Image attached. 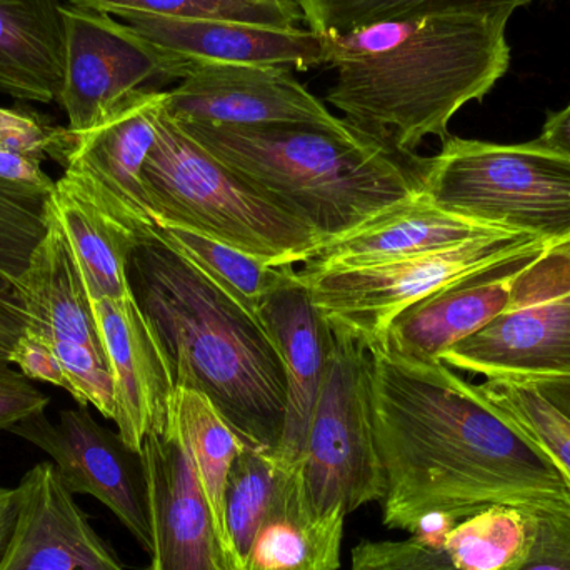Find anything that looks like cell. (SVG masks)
<instances>
[{"label":"cell","mask_w":570,"mask_h":570,"mask_svg":"<svg viewBox=\"0 0 570 570\" xmlns=\"http://www.w3.org/2000/svg\"><path fill=\"white\" fill-rule=\"evenodd\" d=\"M142 458L153 531L150 570H233L186 445L170 432L150 434Z\"/></svg>","instance_id":"5bb4252c"},{"label":"cell","mask_w":570,"mask_h":570,"mask_svg":"<svg viewBox=\"0 0 570 570\" xmlns=\"http://www.w3.org/2000/svg\"><path fill=\"white\" fill-rule=\"evenodd\" d=\"M538 237L499 230L458 246L368 266L297 271L332 331L381 344L392 322L442 287L531 246ZM542 240V239H541Z\"/></svg>","instance_id":"ba28073f"},{"label":"cell","mask_w":570,"mask_h":570,"mask_svg":"<svg viewBox=\"0 0 570 570\" xmlns=\"http://www.w3.org/2000/svg\"><path fill=\"white\" fill-rule=\"evenodd\" d=\"M66 67L60 0H0V94L59 102Z\"/></svg>","instance_id":"603a6c76"},{"label":"cell","mask_w":570,"mask_h":570,"mask_svg":"<svg viewBox=\"0 0 570 570\" xmlns=\"http://www.w3.org/2000/svg\"><path fill=\"white\" fill-rule=\"evenodd\" d=\"M531 534V508L494 505L458 522L442 549L459 570H505L524 554Z\"/></svg>","instance_id":"f546056e"},{"label":"cell","mask_w":570,"mask_h":570,"mask_svg":"<svg viewBox=\"0 0 570 570\" xmlns=\"http://www.w3.org/2000/svg\"><path fill=\"white\" fill-rule=\"evenodd\" d=\"M63 23L66 67L59 104L72 132L89 130L137 90H164L167 83L180 82L196 66L109 13L66 3Z\"/></svg>","instance_id":"30bf717a"},{"label":"cell","mask_w":570,"mask_h":570,"mask_svg":"<svg viewBox=\"0 0 570 570\" xmlns=\"http://www.w3.org/2000/svg\"><path fill=\"white\" fill-rule=\"evenodd\" d=\"M368 352L384 525L414 534L429 515L461 522L494 505L570 508L561 469L478 385L441 361L382 344Z\"/></svg>","instance_id":"6da1fadb"},{"label":"cell","mask_w":570,"mask_h":570,"mask_svg":"<svg viewBox=\"0 0 570 570\" xmlns=\"http://www.w3.org/2000/svg\"><path fill=\"white\" fill-rule=\"evenodd\" d=\"M0 361H9L10 362V352L7 348H3L0 345Z\"/></svg>","instance_id":"7bdbcfd3"},{"label":"cell","mask_w":570,"mask_h":570,"mask_svg":"<svg viewBox=\"0 0 570 570\" xmlns=\"http://www.w3.org/2000/svg\"><path fill=\"white\" fill-rule=\"evenodd\" d=\"M332 328V327H331ZM331 361L297 468L298 492L315 518H342L385 494L372 417L371 352L332 331Z\"/></svg>","instance_id":"52a82bcc"},{"label":"cell","mask_w":570,"mask_h":570,"mask_svg":"<svg viewBox=\"0 0 570 570\" xmlns=\"http://www.w3.org/2000/svg\"><path fill=\"white\" fill-rule=\"evenodd\" d=\"M20 291L27 317L23 332L43 341L87 345L107 357L82 267L52 204L49 227L30 257Z\"/></svg>","instance_id":"44dd1931"},{"label":"cell","mask_w":570,"mask_h":570,"mask_svg":"<svg viewBox=\"0 0 570 570\" xmlns=\"http://www.w3.org/2000/svg\"><path fill=\"white\" fill-rule=\"evenodd\" d=\"M9 432L46 452L73 495H92L102 502L150 554L149 484L142 452L129 448L119 432L102 428L87 405L60 411L57 422L39 412Z\"/></svg>","instance_id":"8fae6325"},{"label":"cell","mask_w":570,"mask_h":570,"mask_svg":"<svg viewBox=\"0 0 570 570\" xmlns=\"http://www.w3.org/2000/svg\"><path fill=\"white\" fill-rule=\"evenodd\" d=\"M531 144L570 160V104L558 112L549 114L541 134Z\"/></svg>","instance_id":"ab89813d"},{"label":"cell","mask_w":570,"mask_h":570,"mask_svg":"<svg viewBox=\"0 0 570 570\" xmlns=\"http://www.w3.org/2000/svg\"><path fill=\"white\" fill-rule=\"evenodd\" d=\"M50 204L72 244L92 301L129 295L130 254L150 234L124 219L69 173L56 180Z\"/></svg>","instance_id":"7402d4cb"},{"label":"cell","mask_w":570,"mask_h":570,"mask_svg":"<svg viewBox=\"0 0 570 570\" xmlns=\"http://www.w3.org/2000/svg\"><path fill=\"white\" fill-rule=\"evenodd\" d=\"M177 124L204 149L308 224L324 243L424 190L429 157L402 153L391 140L348 120L338 129L308 124Z\"/></svg>","instance_id":"277c9868"},{"label":"cell","mask_w":570,"mask_h":570,"mask_svg":"<svg viewBox=\"0 0 570 570\" xmlns=\"http://www.w3.org/2000/svg\"><path fill=\"white\" fill-rule=\"evenodd\" d=\"M9 361H0V431H9L30 415L46 412L50 399L30 384Z\"/></svg>","instance_id":"8d00e7d4"},{"label":"cell","mask_w":570,"mask_h":570,"mask_svg":"<svg viewBox=\"0 0 570 570\" xmlns=\"http://www.w3.org/2000/svg\"><path fill=\"white\" fill-rule=\"evenodd\" d=\"M167 432L179 438L193 458L220 541L229 558V539L224 521V492L230 468L244 444L206 394L184 385L176 387Z\"/></svg>","instance_id":"484cf974"},{"label":"cell","mask_w":570,"mask_h":570,"mask_svg":"<svg viewBox=\"0 0 570 570\" xmlns=\"http://www.w3.org/2000/svg\"><path fill=\"white\" fill-rule=\"evenodd\" d=\"M0 179L49 193L56 187V183L42 169V160L6 149H0Z\"/></svg>","instance_id":"f35d334b"},{"label":"cell","mask_w":570,"mask_h":570,"mask_svg":"<svg viewBox=\"0 0 570 570\" xmlns=\"http://www.w3.org/2000/svg\"><path fill=\"white\" fill-rule=\"evenodd\" d=\"M59 357L69 381V394L79 405H92L104 417L112 421L114 381L109 361L94 348L73 342L47 341Z\"/></svg>","instance_id":"d6a6232c"},{"label":"cell","mask_w":570,"mask_h":570,"mask_svg":"<svg viewBox=\"0 0 570 570\" xmlns=\"http://www.w3.org/2000/svg\"><path fill=\"white\" fill-rule=\"evenodd\" d=\"M92 305L112 372V421L126 444L142 452L147 435L169 429L177 387L169 357L132 292L94 298Z\"/></svg>","instance_id":"4fadbf2b"},{"label":"cell","mask_w":570,"mask_h":570,"mask_svg":"<svg viewBox=\"0 0 570 570\" xmlns=\"http://www.w3.org/2000/svg\"><path fill=\"white\" fill-rule=\"evenodd\" d=\"M348 570H459L444 549L417 535L405 541H362L352 551Z\"/></svg>","instance_id":"e575fe53"},{"label":"cell","mask_w":570,"mask_h":570,"mask_svg":"<svg viewBox=\"0 0 570 570\" xmlns=\"http://www.w3.org/2000/svg\"><path fill=\"white\" fill-rule=\"evenodd\" d=\"M67 3L120 19L156 16L273 27H297L304 20L295 0H67Z\"/></svg>","instance_id":"4dcf8cb0"},{"label":"cell","mask_w":570,"mask_h":570,"mask_svg":"<svg viewBox=\"0 0 570 570\" xmlns=\"http://www.w3.org/2000/svg\"><path fill=\"white\" fill-rule=\"evenodd\" d=\"M154 234L229 292L256 317L264 298L287 284L297 271L292 266H269L243 250L183 227L157 224Z\"/></svg>","instance_id":"83f0119b"},{"label":"cell","mask_w":570,"mask_h":570,"mask_svg":"<svg viewBox=\"0 0 570 570\" xmlns=\"http://www.w3.org/2000/svg\"><path fill=\"white\" fill-rule=\"evenodd\" d=\"M422 193L482 226L546 243L570 237V160L531 142L499 146L449 136L429 157Z\"/></svg>","instance_id":"8992f818"},{"label":"cell","mask_w":570,"mask_h":570,"mask_svg":"<svg viewBox=\"0 0 570 570\" xmlns=\"http://www.w3.org/2000/svg\"><path fill=\"white\" fill-rule=\"evenodd\" d=\"M127 276L176 385L206 394L246 448L276 454L287 384L259 318L154 233L130 254Z\"/></svg>","instance_id":"3957f363"},{"label":"cell","mask_w":570,"mask_h":570,"mask_svg":"<svg viewBox=\"0 0 570 570\" xmlns=\"http://www.w3.org/2000/svg\"><path fill=\"white\" fill-rule=\"evenodd\" d=\"M478 387L552 459L570 485L569 419L522 382L488 379Z\"/></svg>","instance_id":"1f68e13d"},{"label":"cell","mask_w":570,"mask_h":570,"mask_svg":"<svg viewBox=\"0 0 570 570\" xmlns=\"http://www.w3.org/2000/svg\"><path fill=\"white\" fill-rule=\"evenodd\" d=\"M164 112L177 122L210 126L308 124L344 127L287 67L196 63L179 86L166 90Z\"/></svg>","instance_id":"7c38bea8"},{"label":"cell","mask_w":570,"mask_h":570,"mask_svg":"<svg viewBox=\"0 0 570 570\" xmlns=\"http://www.w3.org/2000/svg\"><path fill=\"white\" fill-rule=\"evenodd\" d=\"M532 534L505 570H570V508H531Z\"/></svg>","instance_id":"d590c367"},{"label":"cell","mask_w":570,"mask_h":570,"mask_svg":"<svg viewBox=\"0 0 570 570\" xmlns=\"http://www.w3.org/2000/svg\"><path fill=\"white\" fill-rule=\"evenodd\" d=\"M522 384H528L529 387L539 392L549 404L554 405L570 421V375L534 379V381L522 382Z\"/></svg>","instance_id":"b9f144b4"},{"label":"cell","mask_w":570,"mask_h":570,"mask_svg":"<svg viewBox=\"0 0 570 570\" xmlns=\"http://www.w3.org/2000/svg\"><path fill=\"white\" fill-rule=\"evenodd\" d=\"M20 508H22V494L19 485L13 489L0 488V564L16 535Z\"/></svg>","instance_id":"60d3db41"},{"label":"cell","mask_w":570,"mask_h":570,"mask_svg":"<svg viewBox=\"0 0 570 570\" xmlns=\"http://www.w3.org/2000/svg\"><path fill=\"white\" fill-rule=\"evenodd\" d=\"M76 146V132L42 124L39 117L0 107V149L27 154L43 160L52 157L66 167Z\"/></svg>","instance_id":"836d02e7"},{"label":"cell","mask_w":570,"mask_h":570,"mask_svg":"<svg viewBox=\"0 0 570 570\" xmlns=\"http://www.w3.org/2000/svg\"><path fill=\"white\" fill-rule=\"evenodd\" d=\"M10 364L19 365L20 372L27 379L47 382L69 392V381L52 345L37 335L23 332L10 351Z\"/></svg>","instance_id":"74e56055"},{"label":"cell","mask_w":570,"mask_h":570,"mask_svg":"<svg viewBox=\"0 0 570 570\" xmlns=\"http://www.w3.org/2000/svg\"><path fill=\"white\" fill-rule=\"evenodd\" d=\"M511 17L431 13L318 33L335 80L325 102L344 119L414 153L429 136L481 102L508 73Z\"/></svg>","instance_id":"7a4b0ae2"},{"label":"cell","mask_w":570,"mask_h":570,"mask_svg":"<svg viewBox=\"0 0 570 570\" xmlns=\"http://www.w3.org/2000/svg\"><path fill=\"white\" fill-rule=\"evenodd\" d=\"M257 318L283 361L287 397L283 438L274 458L297 471L312 414L331 361L334 334L295 276L264 298Z\"/></svg>","instance_id":"e0dca14e"},{"label":"cell","mask_w":570,"mask_h":570,"mask_svg":"<svg viewBox=\"0 0 570 570\" xmlns=\"http://www.w3.org/2000/svg\"><path fill=\"white\" fill-rule=\"evenodd\" d=\"M144 187L157 224L183 227L274 267H295L324 240L304 220L217 159L163 110Z\"/></svg>","instance_id":"5b68a950"},{"label":"cell","mask_w":570,"mask_h":570,"mask_svg":"<svg viewBox=\"0 0 570 570\" xmlns=\"http://www.w3.org/2000/svg\"><path fill=\"white\" fill-rule=\"evenodd\" d=\"M19 524L0 570H126L94 531L52 462L20 479Z\"/></svg>","instance_id":"ac0fdd59"},{"label":"cell","mask_w":570,"mask_h":570,"mask_svg":"<svg viewBox=\"0 0 570 570\" xmlns=\"http://www.w3.org/2000/svg\"><path fill=\"white\" fill-rule=\"evenodd\" d=\"M502 229L435 206L424 193L379 214L364 226L321 244L304 269L368 266L458 246Z\"/></svg>","instance_id":"ffe728a7"},{"label":"cell","mask_w":570,"mask_h":570,"mask_svg":"<svg viewBox=\"0 0 570 570\" xmlns=\"http://www.w3.org/2000/svg\"><path fill=\"white\" fill-rule=\"evenodd\" d=\"M122 20L149 42L190 62L279 66L301 72L327 63L322 37L302 27L156 16Z\"/></svg>","instance_id":"d6986e66"},{"label":"cell","mask_w":570,"mask_h":570,"mask_svg":"<svg viewBox=\"0 0 570 570\" xmlns=\"http://www.w3.org/2000/svg\"><path fill=\"white\" fill-rule=\"evenodd\" d=\"M295 472L269 452L244 445L237 455L224 492V521L233 570H243L257 531L283 498Z\"/></svg>","instance_id":"4316f807"},{"label":"cell","mask_w":570,"mask_h":570,"mask_svg":"<svg viewBox=\"0 0 570 570\" xmlns=\"http://www.w3.org/2000/svg\"><path fill=\"white\" fill-rule=\"evenodd\" d=\"M441 362L515 382L570 375V237L551 244L519 277L504 311Z\"/></svg>","instance_id":"9c48e42d"},{"label":"cell","mask_w":570,"mask_h":570,"mask_svg":"<svg viewBox=\"0 0 570 570\" xmlns=\"http://www.w3.org/2000/svg\"><path fill=\"white\" fill-rule=\"evenodd\" d=\"M539 0H295L307 29L347 32L372 23L431 13H492L511 17Z\"/></svg>","instance_id":"f1b7e54d"},{"label":"cell","mask_w":570,"mask_h":570,"mask_svg":"<svg viewBox=\"0 0 570 570\" xmlns=\"http://www.w3.org/2000/svg\"><path fill=\"white\" fill-rule=\"evenodd\" d=\"M50 194L0 179V345L9 352L27 327L20 284L49 227Z\"/></svg>","instance_id":"d4e9b609"},{"label":"cell","mask_w":570,"mask_h":570,"mask_svg":"<svg viewBox=\"0 0 570 570\" xmlns=\"http://www.w3.org/2000/svg\"><path fill=\"white\" fill-rule=\"evenodd\" d=\"M554 243L531 246L454 281L402 312L381 342L402 357L441 361L442 355L498 317L525 269Z\"/></svg>","instance_id":"2e32d148"},{"label":"cell","mask_w":570,"mask_h":570,"mask_svg":"<svg viewBox=\"0 0 570 570\" xmlns=\"http://www.w3.org/2000/svg\"><path fill=\"white\" fill-rule=\"evenodd\" d=\"M342 518H315L298 492L297 472L257 531L243 570H338Z\"/></svg>","instance_id":"cb8c5ba5"},{"label":"cell","mask_w":570,"mask_h":570,"mask_svg":"<svg viewBox=\"0 0 570 570\" xmlns=\"http://www.w3.org/2000/svg\"><path fill=\"white\" fill-rule=\"evenodd\" d=\"M164 100L166 90L130 94L96 126L76 132V146L63 167L146 234H153L156 220L147 203L144 166L156 144Z\"/></svg>","instance_id":"9a60e30c"}]
</instances>
